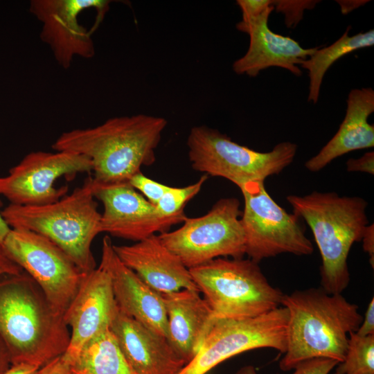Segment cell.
<instances>
[{"instance_id":"obj_1","label":"cell","mask_w":374,"mask_h":374,"mask_svg":"<svg viewBox=\"0 0 374 374\" xmlns=\"http://www.w3.org/2000/svg\"><path fill=\"white\" fill-rule=\"evenodd\" d=\"M166 126L164 118L144 114L114 117L96 127L63 132L52 148L88 157L94 186L128 183L143 166L154 163Z\"/></svg>"},{"instance_id":"obj_2","label":"cell","mask_w":374,"mask_h":374,"mask_svg":"<svg viewBox=\"0 0 374 374\" xmlns=\"http://www.w3.org/2000/svg\"><path fill=\"white\" fill-rule=\"evenodd\" d=\"M0 339L12 365L39 368L69 346L70 331L63 316L24 271L0 277Z\"/></svg>"},{"instance_id":"obj_3","label":"cell","mask_w":374,"mask_h":374,"mask_svg":"<svg viewBox=\"0 0 374 374\" xmlns=\"http://www.w3.org/2000/svg\"><path fill=\"white\" fill-rule=\"evenodd\" d=\"M281 305L287 310L282 371L314 358L344 361L349 334L357 330L363 319L356 304L341 294L312 287L284 294Z\"/></svg>"},{"instance_id":"obj_4","label":"cell","mask_w":374,"mask_h":374,"mask_svg":"<svg viewBox=\"0 0 374 374\" xmlns=\"http://www.w3.org/2000/svg\"><path fill=\"white\" fill-rule=\"evenodd\" d=\"M286 199L313 233L321 257V288L329 294H341L350 283V250L362 241L368 225L367 202L360 197L318 191L288 195Z\"/></svg>"},{"instance_id":"obj_5","label":"cell","mask_w":374,"mask_h":374,"mask_svg":"<svg viewBox=\"0 0 374 374\" xmlns=\"http://www.w3.org/2000/svg\"><path fill=\"white\" fill-rule=\"evenodd\" d=\"M1 214L11 229H26L51 240L82 272L96 268L91 244L101 233V213L91 177L55 202L35 206L9 204Z\"/></svg>"},{"instance_id":"obj_6","label":"cell","mask_w":374,"mask_h":374,"mask_svg":"<svg viewBox=\"0 0 374 374\" xmlns=\"http://www.w3.org/2000/svg\"><path fill=\"white\" fill-rule=\"evenodd\" d=\"M189 270L216 319L253 318L281 305L284 294L249 258H217Z\"/></svg>"},{"instance_id":"obj_7","label":"cell","mask_w":374,"mask_h":374,"mask_svg":"<svg viewBox=\"0 0 374 374\" xmlns=\"http://www.w3.org/2000/svg\"><path fill=\"white\" fill-rule=\"evenodd\" d=\"M192 168L204 175L224 178L239 188L251 181H263L292 163L297 145L280 142L266 152L232 141L227 135L205 125L193 127L187 139Z\"/></svg>"},{"instance_id":"obj_8","label":"cell","mask_w":374,"mask_h":374,"mask_svg":"<svg viewBox=\"0 0 374 374\" xmlns=\"http://www.w3.org/2000/svg\"><path fill=\"white\" fill-rule=\"evenodd\" d=\"M240 206L235 197L221 198L205 215L186 217L179 228L159 233V238L188 269L217 258H243Z\"/></svg>"},{"instance_id":"obj_9","label":"cell","mask_w":374,"mask_h":374,"mask_svg":"<svg viewBox=\"0 0 374 374\" xmlns=\"http://www.w3.org/2000/svg\"><path fill=\"white\" fill-rule=\"evenodd\" d=\"M244 199L240 222L245 238V254L259 263L281 253L310 255L314 247L299 224L269 195L263 181L240 188Z\"/></svg>"},{"instance_id":"obj_10","label":"cell","mask_w":374,"mask_h":374,"mask_svg":"<svg viewBox=\"0 0 374 374\" xmlns=\"http://www.w3.org/2000/svg\"><path fill=\"white\" fill-rule=\"evenodd\" d=\"M2 246L39 286L54 310L63 316L86 274L51 240L26 229H11Z\"/></svg>"},{"instance_id":"obj_11","label":"cell","mask_w":374,"mask_h":374,"mask_svg":"<svg viewBox=\"0 0 374 374\" xmlns=\"http://www.w3.org/2000/svg\"><path fill=\"white\" fill-rule=\"evenodd\" d=\"M287 323L283 306L253 318L216 319L197 354L178 374H206L230 357L254 349L285 353Z\"/></svg>"},{"instance_id":"obj_12","label":"cell","mask_w":374,"mask_h":374,"mask_svg":"<svg viewBox=\"0 0 374 374\" xmlns=\"http://www.w3.org/2000/svg\"><path fill=\"white\" fill-rule=\"evenodd\" d=\"M92 171L91 161L84 155L65 151H36L26 154L0 177V195L10 204L35 206L55 202L68 191L57 188L55 182L63 176L74 177L78 173Z\"/></svg>"},{"instance_id":"obj_13","label":"cell","mask_w":374,"mask_h":374,"mask_svg":"<svg viewBox=\"0 0 374 374\" xmlns=\"http://www.w3.org/2000/svg\"><path fill=\"white\" fill-rule=\"evenodd\" d=\"M107 0H32L30 12L42 24L40 38L64 69L75 57L91 58L95 54L91 32L79 22L82 12L93 8L103 20L109 10Z\"/></svg>"},{"instance_id":"obj_14","label":"cell","mask_w":374,"mask_h":374,"mask_svg":"<svg viewBox=\"0 0 374 374\" xmlns=\"http://www.w3.org/2000/svg\"><path fill=\"white\" fill-rule=\"evenodd\" d=\"M92 182V181H91ZM95 198L103 205L101 233L139 242L157 233H162L186 217L184 212L164 217L129 183L94 186Z\"/></svg>"},{"instance_id":"obj_15","label":"cell","mask_w":374,"mask_h":374,"mask_svg":"<svg viewBox=\"0 0 374 374\" xmlns=\"http://www.w3.org/2000/svg\"><path fill=\"white\" fill-rule=\"evenodd\" d=\"M118 311L109 274L99 266L86 274L63 319L70 327V341L62 355L70 363L82 347L109 328Z\"/></svg>"},{"instance_id":"obj_16","label":"cell","mask_w":374,"mask_h":374,"mask_svg":"<svg viewBox=\"0 0 374 374\" xmlns=\"http://www.w3.org/2000/svg\"><path fill=\"white\" fill-rule=\"evenodd\" d=\"M274 10L273 6L257 17L236 24L239 31L249 37L247 52L232 65L236 74L256 77L264 69L278 66L301 76L302 71L297 64H301L319 48H304L294 39L270 30L268 21Z\"/></svg>"},{"instance_id":"obj_17","label":"cell","mask_w":374,"mask_h":374,"mask_svg":"<svg viewBox=\"0 0 374 374\" xmlns=\"http://www.w3.org/2000/svg\"><path fill=\"white\" fill-rule=\"evenodd\" d=\"M99 266L110 276L119 310L167 339V316L162 295L120 260L109 236L103 240Z\"/></svg>"},{"instance_id":"obj_18","label":"cell","mask_w":374,"mask_h":374,"mask_svg":"<svg viewBox=\"0 0 374 374\" xmlns=\"http://www.w3.org/2000/svg\"><path fill=\"white\" fill-rule=\"evenodd\" d=\"M120 260L161 294L181 290L199 291L190 270L163 244L158 234L131 245H114Z\"/></svg>"},{"instance_id":"obj_19","label":"cell","mask_w":374,"mask_h":374,"mask_svg":"<svg viewBox=\"0 0 374 374\" xmlns=\"http://www.w3.org/2000/svg\"><path fill=\"white\" fill-rule=\"evenodd\" d=\"M109 328L134 374H178L186 364L166 338L119 309Z\"/></svg>"},{"instance_id":"obj_20","label":"cell","mask_w":374,"mask_h":374,"mask_svg":"<svg viewBox=\"0 0 374 374\" xmlns=\"http://www.w3.org/2000/svg\"><path fill=\"white\" fill-rule=\"evenodd\" d=\"M199 293L181 290L161 294L167 316V340L186 364L197 354L216 319Z\"/></svg>"},{"instance_id":"obj_21","label":"cell","mask_w":374,"mask_h":374,"mask_svg":"<svg viewBox=\"0 0 374 374\" xmlns=\"http://www.w3.org/2000/svg\"><path fill=\"white\" fill-rule=\"evenodd\" d=\"M373 112V89H352L348 96L345 117L337 133L317 154L305 163V167L311 172H318L351 151L373 148L374 125L368 122V118Z\"/></svg>"},{"instance_id":"obj_22","label":"cell","mask_w":374,"mask_h":374,"mask_svg":"<svg viewBox=\"0 0 374 374\" xmlns=\"http://www.w3.org/2000/svg\"><path fill=\"white\" fill-rule=\"evenodd\" d=\"M68 364L71 374H134L110 328L91 339Z\"/></svg>"},{"instance_id":"obj_23","label":"cell","mask_w":374,"mask_h":374,"mask_svg":"<svg viewBox=\"0 0 374 374\" xmlns=\"http://www.w3.org/2000/svg\"><path fill=\"white\" fill-rule=\"evenodd\" d=\"M351 26L346 28L341 37L331 45L318 48L301 64L308 71L309 93L308 100L316 104L319 100L323 77L328 69L339 58L360 48L374 44V30L350 35Z\"/></svg>"},{"instance_id":"obj_24","label":"cell","mask_w":374,"mask_h":374,"mask_svg":"<svg viewBox=\"0 0 374 374\" xmlns=\"http://www.w3.org/2000/svg\"><path fill=\"white\" fill-rule=\"evenodd\" d=\"M337 366L338 374H374V335L350 332L345 358Z\"/></svg>"},{"instance_id":"obj_25","label":"cell","mask_w":374,"mask_h":374,"mask_svg":"<svg viewBox=\"0 0 374 374\" xmlns=\"http://www.w3.org/2000/svg\"><path fill=\"white\" fill-rule=\"evenodd\" d=\"M208 179L202 175L196 182L184 187L169 186L161 198L154 205L159 214L170 217L184 212L185 205L196 196Z\"/></svg>"},{"instance_id":"obj_26","label":"cell","mask_w":374,"mask_h":374,"mask_svg":"<svg viewBox=\"0 0 374 374\" xmlns=\"http://www.w3.org/2000/svg\"><path fill=\"white\" fill-rule=\"evenodd\" d=\"M320 1H291L277 0L273 1L274 9L285 15V22L288 28H294L303 19L305 10H310L315 7Z\"/></svg>"},{"instance_id":"obj_27","label":"cell","mask_w":374,"mask_h":374,"mask_svg":"<svg viewBox=\"0 0 374 374\" xmlns=\"http://www.w3.org/2000/svg\"><path fill=\"white\" fill-rule=\"evenodd\" d=\"M128 183L153 205L158 202L169 188V186L147 177L141 172L134 175Z\"/></svg>"},{"instance_id":"obj_28","label":"cell","mask_w":374,"mask_h":374,"mask_svg":"<svg viewBox=\"0 0 374 374\" xmlns=\"http://www.w3.org/2000/svg\"><path fill=\"white\" fill-rule=\"evenodd\" d=\"M338 364L337 361L331 359H310L297 364L292 374H329Z\"/></svg>"},{"instance_id":"obj_29","label":"cell","mask_w":374,"mask_h":374,"mask_svg":"<svg viewBox=\"0 0 374 374\" xmlns=\"http://www.w3.org/2000/svg\"><path fill=\"white\" fill-rule=\"evenodd\" d=\"M236 3L241 10L243 21L257 17L274 6L272 0H238Z\"/></svg>"},{"instance_id":"obj_30","label":"cell","mask_w":374,"mask_h":374,"mask_svg":"<svg viewBox=\"0 0 374 374\" xmlns=\"http://www.w3.org/2000/svg\"><path fill=\"white\" fill-rule=\"evenodd\" d=\"M349 172H362L374 175V152H368L359 158L349 159L346 162Z\"/></svg>"},{"instance_id":"obj_31","label":"cell","mask_w":374,"mask_h":374,"mask_svg":"<svg viewBox=\"0 0 374 374\" xmlns=\"http://www.w3.org/2000/svg\"><path fill=\"white\" fill-rule=\"evenodd\" d=\"M361 336H368L374 335V298L370 301L364 317L355 332Z\"/></svg>"},{"instance_id":"obj_32","label":"cell","mask_w":374,"mask_h":374,"mask_svg":"<svg viewBox=\"0 0 374 374\" xmlns=\"http://www.w3.org/2000/svg\"><path fill=\"white\" fill-rule=\"evenodd\" d=\"M37 374H71V372L69 365L61 355L40 368Z\"/></svg>"},{"instance_id":"obj_33","label":"cell","mask_w":374,"mask_h":374,"mask_svg":"<svg viewBox=\"0 0 374 374\" xmlns=\"http://www.w3.org/2000/svg\"><path fill=\"white\" fill-rule=\"evenodd\" d=\"M23 271L6 253L2 245L0 244V277L5 275L19 274Z\"/></svg>"},{"instance_id":"obj_34","label":"cell","mask_w":374,"mask_h":374,"mask_svg":"<svg viewBox=\"0 0 374 374\" xmlns=\"http://www.w3.org/2000/svg\"><path fill=\"white\" fill-rule=\"evenodd\" d=\"M374 226L373 224L368 225L362 238L363 249L368 253L370 259V264L373 268L374 266Z\"/></svg>"},{"instance_id":"obj_35","label":"cell","mask_w":374,"mask_h":374,"mask_svg":"<svg viewBox=\"0 0 374 374\" xmlns=\"http://www.w3.org/2000/svg\"><path fill=\"white\" fill-rule=\"evenodd\" d=\"M39 368L27 364H19L12 365L3 374H37Z\"/></svg>"},{"instance_id":"obj_36","label":"cell","mask_w":374,"mask_h":374,"mask_svg":"<svg viewBox=\"0 0 374 374\" xmlns=\"http://www.w3.org/2000/svg\"><path fill=\"white\" fill-rule=\"evenodd\" d=\"M369 1L365 0H349V1H337L338 4L341 7V12L344 15H346L348 12H351L354 9H356L364 4H366Z\"/></svg>"},{"instance_id":"obj_37","label":"cell","mask_w":374,"mask_h":374,"mask_svg":"<svg viewBox=\"0 0 374 374\" xmlns=\"http://www.w3.org/2000/svg\"><path fill=\"white\" fill-rule=\"evenodd\" d=\"M12 366L8 352L0 339V374L6 373Z\"/></svg>"},{"instance_id":"obj_38","label":"cell","mask_w":374,"mask_h":374,"mask_svg":"<svg viewBox=\"0 0 374 374\" xmlns=\"http://www.w3.org/2000/svg\"><path fill=\"white\" fill-rule=\"evenodd\" d=\"M11 228L7 224L0 213V244L2 245Z\"/></svg>"},{"instance_id":"obj_39","label":"cell","mask_w":374,"mask_h":374,"mask_svg":"<svg viewBox=\"0 0 374 374\" xmlns=\"http://www.w3.org/2000/svg\"><path fill=\"white\" fill-rule=\"evenodd\" d=\"M235 374H258L256 368L252 365H247L240 368Z\"/></svg>"},{"instance_id":"obj_40","label":"cell","mask_w":374,"mask_h":374,"mask_svg":"<svg viewBox=\"0 0 374 374\" xmlns=\"http://www.w3.org/2000/svg\"><path fill=\"white\" fill-rule=\"evenodd\" d=\"M332 374H338V373H337L335 372V373H332Z\"/></svg>"}]
</instances>
